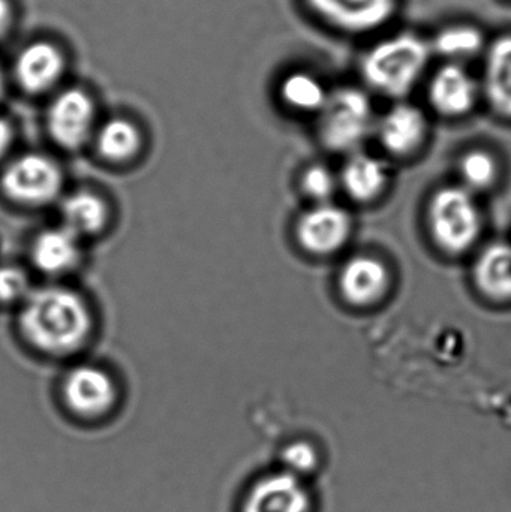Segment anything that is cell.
Instances as JSON below:
<instances>
[{
  "label": "cell",
  "mask_w": 511,
  "mask_h": 512,
  "mask_svg": "<svg viewBox=\"0 0 511 512\" xmlns=\"http://www.w3.org/2000/svg\"><path fill=\"white\" fill-rule=\"evenodd\" d=\"M429 45L432 53L459 63L477 56L485 47V38L477 27L461 24L441 30Z\"/></svg>",
  "instance_id": "obj_22"
},
{
  "label": "cell",
  "mask_w": 511,
  "mask_h": 512,
  "mask_svg": "<svg viewBox=\"0 0 511 512\" xmlns=\"http://www.w3.org/2000/svg\"><path fill=\"white\" fill-rule=\"evenodd\" d=\"M323 20L347 32H371L395 14L396 0H308Z\"/></svg>",
  "instance_id": "obj_10"
},
{
  "label": "cell",
  "mask_w": 511,
  "mask_h": 512,
  "mask_svg": "<svg viewBox=\"0 0 511 512\" xmlns=\"http://www.w3.org/2000/svg\"><path fill=\"white\" fill-rule=\"evenodd\" d=\"M338 186V177L324 165H312L302 177L303 192L318 204L329 203Z\"/></svg>",
  "instance_id": "obj_24"
},
{
  "label": "cell",
  "mask_w": 511,
  "mask_h": 512,
  "mask_svg": "<svg viewBox=\"0 0 511 512\" xmlns=\"http://www.w3.org/2000/svg\"><path fill=\"white\" fill-rule=\"evenodd\" d=\"M95 116V104L89 93L69 87L51 101L47 129L54 143L66 150H77L89 140Z\"/></svg>",
  "instance_id": "obj_6"
},
{
  "label": "cell",
  "mask_w": 511,
  "mask_h": 512,
  "mask_svg": "<svg viewBox=\"0 0 511 512\" xmlns=\"http://www.w3.org/2000/svg\"><path fill=\"white\" fill-rule=\"evenodd\" d=\"M96 146L102 158L111 162H125L134 158L141 147V134L129 120L116 117L99 129Z\"/></svg>",
  "instance_id": "obj_20"
},
{
  "label": "cell",
  "mask_w": 511,
  "mask_h": 512,
  "mask_svg": "<svg viewBox=\"0 0 511 512\" xmlns=\"http://www.w3.org/2000/svg\"><path fill=\"white\" fill-rule=\"evenodd\" d=\"M459 173L462 186L474 194L495 185L498 179V164L491 153L473 150L462 158Z\"/></svg>",
  "instance_id": "obj_23"
},
{
  "label": "cell",
  "mask_w": 511,
  "mask_h": 512,
  "mask_svg": "<svg viewBox=\"0 0 511 512\" xmlns=\"http://www.w3.org/2000/svg\"><path fill=\"white\" fill-rule=\"evenodd\" d=\"M387 183L389 171L384 162L366 153H353L339 176V186L357 203L377 200Z\"/></svg>",
  "instance_id": "obj_15"
},
{
  "label": "cell",
  "mask_w": 511,
  "mask_h": 512,
  "mask_svg": "<svg viewBox=\"0 0 511 512\" xmlns=\"http://www.w3.org/2000/svg\"><path fill=\"white\" fill-rule=\"evenodd\" d=\"M309 495L290 472L261 480L246 499L245 512H308Z\"/></svg>",
  "instance_id": "obj_14"
},
{
  "label": "cell",
  "mask_w": 511,
  "mask_h": 512,
  "mask_svg": "<svg viewBox=\"0 0 511 512\" xmlns=\"http://www.w3.org/2000/svg\"><path fill=\"white\" fill-rule=\"evenodd\" d=\"M318 114L321 141L332 152L356 153L377 126L368 95L357 87L330 92Z\"/></svg>",
  "instance_id": "obj_4"
},
{
  "label": "cell",
  "mask_w": 511,
  "mask_h": 512,
  "mask_svg": "<svg viewBox=\"0 0 511 512\" xmlns=\"http://www.w3.org/2000/svg\"><path fill=\"white\" fill-rule=\"evenodd\" d=\"M63 174L53 159L27 153L6 165L0 176V191L12 203L44 206L59 197Z\"/></svg>",
  "instance_id": "obj_5"
},
{
  "label": "cell",
  "mask_w": 511,
  "mask_h": 512,
  "mask_svg": "<svg viewBox=\"0 0 511 512\" xmlns=\"http://www.w3.org/2000/svg\"><path fill=\"white\" fill-rule=\"evenodd\" d=\"M29 294V279L21 268L12 265L0 267V303L26 298Z\"/></svg>",
  "instance_id": "obj_26"
},
{
  "label": "cell",
  "mask_w": 511,
  "mask_h": 512,
  "mask_svg": "<svg viewBox=\"0 0 511 512\" xmlns=\"http://www.w3.org/2000/svg\"><path fill=\"white\" fill-rule=\"evenodd\" d=\"M380 143L387 152L408 156L416 152L428 134V122L420 108L411 104H396L375 126Z\"/></svg>",
  "instance_id": "obj_13"
},
{
  "label": "cell",
  "mask_w": 511,
  "mask_h": 512,
  "mask_svg": "<svg viewBox=\"0 0 511 512\" xmlns=\"http://www.w3.org/2000/svg\"><path fill=\"white\" fill-rule=\"evenodd\" d=\"M479 90V83L461 63H447L432 77L429 101L443 116H464L476 105Z\"/></svg>",
  "instance_id": "obj_12"
},
{
  "label": "cell",
  "mask_w": 511,
  "mask_h": 512,
  "mask_svg": "<svg viewBox=\"0 0 511 512\" xmlns=\"http://www.w3.org/2000/svg\"><path fill=\"white\" fill-rule=\"evenodd\" d=\"M14 140V131H12L11 123L0 117V159L8 153Z\"/></svg>",
  "instance_id": "obj_28"
},
{
  "label": "cell",
  "mask_w": 511,
  "mask_h": 512,
  "mask_svg": "<svg viewBox=\"0 0 511 512\" xmlns=\"http://www.w3.org/2000/svg\"><path fill=\"white\" fill-rule=\"evenodd\" d=\"M62 216L65 221L63 227L75 236H95L107 225L108 207L98 195L80 191L63 201Z\"/></svg>",
  "instance_id": "obj_19"
},
{
  "label": "cell",
  "mask_w": 511,
  "mask_h": 512,
  "mask_svg": "<svg viewBox=\"0 0 511 512\" xmlns=\"http://www.w3.org/2000/svg\"><path fill=\"white\" fill-rule=\"evenodd\" d=\"M3 93H5V75H3L2 68H0V99H2Z\"/></svg>",
  "instance_id": "obj_29"
},
{
  "label": "cell",
  "mask_w": 511,
  "mask_h": 512,
  "mask_svg": "<svg viewBox=\"0 0 511 512\" xmlns=\"http://www.w3.org/2000/svg\"><path fill=\"white\" fill-rule=\"evenodd\" d=\"M63 51L53 42L38 39L21 48L15 57L14 78L23 92L39 95L53 89L65 74Z\"/></svg>",
  "instance_id": "obj_8"
},
{
  "label": "cell",
  "mask_w": 511,
  "mask_h": 512,
  "mask_svg": "<svg viewBox=\"0 0 511 512\" xmlns=\"http://www.w3.org/2000/svg\"><path fill=\"white\" fill-rule=\"evenodd\" d=\"M353 230L347 210L335 204H317L300 216L296 225L299 245L308 254L329 256L344 248Z\"/></svg>",
  "instance_id": "obj_7"
},
{
  "label": "cell",
  "mask_w": 511,
  "mask_h": 512,
  "mask_svg": "<svg viewBox=\"0 0 511 512\" xmlns=\"http://www.w3.org/2000/svg\"><path fill=\"white\" fill-rule=\"evenodd\" d=\"M282 460H284L288 472L296 477L309 474L318 465L317 451L311 444L302 441L288 445L282 453Z\"/></svg>",
  "instance_id": "obj_25"
},
{
  "label": "cell",
  "mask_w": 511,
  "mask_h": 512,
  "mask_svg": "<svg viewBox=\"0 0 511 512\" xmlns=\"http://www.w3.org/2000/svg\"><path fill=\"white\" fill-rule=\"evenodd\" d=\"M338 286L347 303L356 307L372 306L389 291V267L377 256H353L342 265Z\"/></svg>",
  "instance_id": "obj_11"
},
{
  "label": "cell",
  "mask_w": 511,
  "mask_h": 512,
  "mask_svg": "<svg viewBox=\"0 0 511 512\" xmlns=\"http://www.w3.org/2000/svg\"><path fill=\"white\" fill-rule=\"evenodd\" d=\"M80 254V237L65 227L42 231L32 246L33 264L47 274L71 270L77 265Z\"/></svg>",
  "instance_id": "obj_18"
},
{
  "label": "cell",
  "mask_w": 511,
  "mask_h": 512,
  "mask_svg": "<svg viewBox=\"0 0 511 512\" xmlns=\"http://www.w3.org/2000/svg\"><path fill=\"white\" fill-rule=\"evenodd\" d=\"M329 93L324 84L308 72H293L281 84L285 104L300 113H320Z\"/></svg>",
  "instance_id": "obj_21"
},
{
  "label": "cell",
  "mask_w": 511,
  "mask_h": 512,
  "mask_svg": "<svg viewBox=\"0 0 511 512\" xmlns=\"http://www.w3.org/2000/svg\"><path fill=\"white\" fill-rule=\"evenodd\" d=\"M18 327L36 351L65 357L86 345L93 318L89 304L80 294L62 286H47L24 298Z\"/></svg>",
  "instance_id": "obj_1"
},
{
  "label": "cell",
  "mask_w": 511,
  "mask_h": 512,
  "mask_svg": "<svg viewBox=\"0 0 511 512\" xmlns=\"http://www.w3.org/2000/svg\"><path fill=\"white\" fill-rule=\"evenodd\" d=\"M66 405L81 417L95 418L107 414L116 403L113 379L95 366H80L68 373L63 385Z\"/></svg>",
  "instance_id": "obj_9"
},
{
  "label": "cell",
  "mask_w": 511,
  "mask_h": 512,
  "mask_svg": "<svg viewBox=\"0 0 511 512\" xmlns=\"http://www.w3.org/2000/svg\"><path fill=\"white\" fill-rule=\"evenodd\" d=\"M474 283L485 297L511 301V243H492L477 256Z\"/></svg>",
  "instance_id": "obj_16"
},
{
  "label": "cell",
  "mask_w": 511,
  "mask_h": 512,
  "mask_svg": "<svg viewBox=\"0 0 511 512\" xmlns=\"http://www.w3.org/2000/svg\"><path fill=\"white\" fill-rule=\"evenodd\" d=\"M483 93L495 113L511 119V35L501 36L489 47Z\"/></svg>",
  "instance_id": "obj_17"
},
{
  "label": "cell",
  "mask_w": 511,
  "mask_h": 512,
  "mask_svg": "<svg viewBox=\"0 0 511 512\" xmlns=\"http://www.w3.org/2000/svg\"><path fill=\"white\" fill-rule=\"evenodd\" d=\"M428 227L435 245L446 254L470 251L482 233V213L473 192L462 185L438 189L429 201Z\"/></svg>",
  "instance_id": "obj_3"
},
{
  "label": "cell",
  "mask_w": 511,
  "mask_h": 512,
  "mask_svg": "<svg viewBox=\"0 0 511 512\" xmlns=\"http://www.w3.org/2000/svg\"><path fill=\"white\" fill-rule=\"evenodd\" d=\"M431 54L429 42L411 33L384 39L363 57V78L377 92L402 98L422 77Z\"/></svg>",
  "instance_id": "obj_2"
},
{
  "label": "cell",
  "mask_w": 511,
  "mask_h": 512,
  "mask_svg": "<svg viewBox=\"0 0 511 512\" xmlns=\"http://www.w3.org/2000/svg\"><path fill=\"white\" fill-rule=\"evenodd\" d=\"M14 23V6L11 0H0V39L5 38Z\"/></svg>",
  "instance_id": "obj_27"
}]
</instances>
